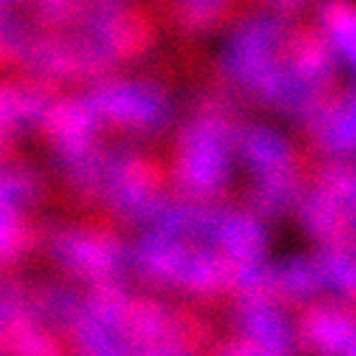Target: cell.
<instances>
[{
    "mask_svg": "<svg viewBox=\"0 0 356 356\" xmlns=\"http://www.w3.org/2000/svg\"><path fill=\"white\" fill-rule=\"evenodd\" d=\"M324 24L337 48L350 63L354 60V11L343 0H332L324 9Z\"/></svg>",
    "mask_w": 356,
    "mask_h": 356,
    "instance_id": "cell-1",
    "label": "cell"
}]
</instances>
